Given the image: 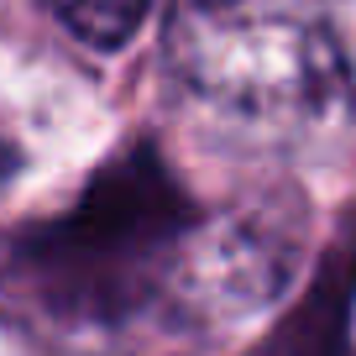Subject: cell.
Wrapping results in <instances>:
<instances>
[{
    "label": "cell",
    "instance_id": "cell-2",
    "mask_svg": "<svg viewBox=\"0 0 356 356\" xmlns=\"http://www.w3.org/2000/svg\"><path fill=\"white\" fill-rule=\"evenodd\" d=\"M184 236V215L168 184L131 168L126 184L95 189L63 225L22 252L16 278L42 309L63 320H115L163 278V262Z\"/></svg>",
    "mask_w": 356,
    "mask_h": 356
},
{
    "label": "cell",
    "instance_id": "cell-1",
    "mask_svg": "<svg viewBox=\"0 0 356 356\" xmlns=\"http://www.w3.org/2000/svg\"><path fill=\"white\" fill-rule=\"evenodd\" d=\"M168 63L215 126L273 147L346 131L356 115L346 0H173Z\"/></svg>",
    "mask_w": 356,
    "mask_h": 356
},
{
    "label": "cell",
    "instance_id": "cell-4",
    "mask_svg": "<svg viewBox=\"0 0 356 356\" xmlns=\"http://www.w3.org/2000/svg\"><path fill=\"white\" fill-rule=\"evenodd\" d=\"M22 173V152H16V142L6 131H0V189H6V184H11V178Z\"/></svg>",
    "mask_w": 356,
    "mask_h": 356
},
{
    "label": "cell",
    "instance_id": "cell-3",
    "mask_svg": "<svg viewBox=\"0 0 356 356\" xmlns=\"http://www.w3.org/2000/svg\"><path fill=\"white\" fill-rule=\"evenodd\" d=\"M47 11L89 47H121L147 22L152 0H47Z\"/></svg>",
    "mask_w": 356,
    "mask_h": 356
}]
</instances>
